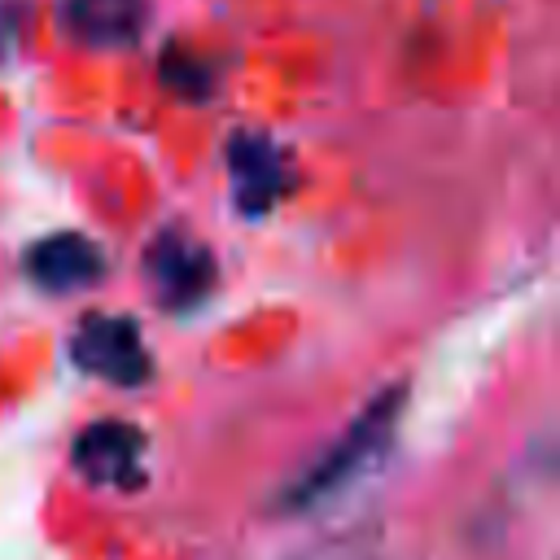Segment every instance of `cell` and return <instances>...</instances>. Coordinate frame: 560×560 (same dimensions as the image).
<instances>
[{
    "instance_id": "7a4b0ae2",
    "label": "cell",
    "mask_w": 560,
    "mask_h": 560,
    "mask_svg": "<svg viewBox=\"0 0 560 560\" xmlns=\"http://www.w3.org/2000/svg\"><path fill=\"white\" fill-rule=\"evenodd\" d=\"M70 354L83 372L105 376L109 385H140L149 376V350L127 315H88L70 341Z\"/></svg>"
},
{
    "instance_id": "277c9868",
    "label": "cell",
    "mask_w": 560,
    "mask_h": 560,
    "mask_svg": "<svg viewBox=\"0 0 560 560\" xmlns=\"http://www.w3.org/2000/svg\"><path fill=\"white\" fill-rule=\"evenodd\" d=\"M228 171H232V188H236V206L249 214L271 210L289 188H293V162L289 153L258 136V131H241L228 144Z\"/></svg>"
},
{
    "instance_id": "3957f363",
    "label": "cell",
    "mask_w": 560,
    "mask_h": 560,
    "mask_svg": "<svg viewBox=\"0 0 560 560\" xmlns=\"http://www.w3.org/2000/svg\"><path fill=\"white\" fill-rule=\"evenodd\" d=\"M144 267H149V280H153V293L162 306H179V311L197 306L214 284V254L179 228L162 232L149 245Z\"/></svg>"
},
{
    "instance_id": "52a82bcc",
    "label": "cell",
    "mask_w": 560,
    "mask_h": 560,
    "mask_svg": "<svg viewBox=\"0 0 560 560\" xmlns=\"http://www.w3.org/2000/svg\"><path fill=\"white\" fill-rule=\"evenodd\" d=\"M105 258L101 249L79 236V232H57V236H44L31 258H26V271L39 289L48 293H74V289H88L96 276H101Z\"/></svg>"
},
{
    "instance_id": "6da1fadb",
    "label": "cell",
    "mask_w": 560,
    "mask_h": 560,
    "mask_svg": "<svg viewBox=\"0 0 560 560\" xmlns=\"http://www.w3.org/2000/svg\"><path fill=\"white\" fill-rule=\"evenodd\" d=\"M398 398H402L398 389L372 398V407L341 433V442H332V446L306 468V477H302L298 490H293V503H315V499L341 490L346 481H354V477L389 446V433H394V420H398Z\"/></svg>"
},
{
    "instance_id": "5b68a950",
    "label": "cell",
    "mask_w": 560,
    "mask_h": 560,
    "mask_svg": "<svg viewBox=\"0 0 560 560\" xmlns=\"http://www.w3.org/2000/svg\"><path fill=\"white\" fill-rule=\"evenodd\" d=\"M140 455H144V438L122 420H96L74 442V468L92 486H109V490H131L140 481Z\"/></svg>"
},
{
    "instance_id": "8992f818",
    "label": "cell",
    "mask_w": 560,
    "mask_h": 560,
    "mask_svg": "<svg viewBox=\"0 0 560 560\" xmlns=\"http://www.w3.org/2000/svg\"><path fill=\"white\" fill-rule=\"evenodd\" d=\"M149 0H61V26L92 48H127L144 35Z\"/></svg>"
}]
</instances>
